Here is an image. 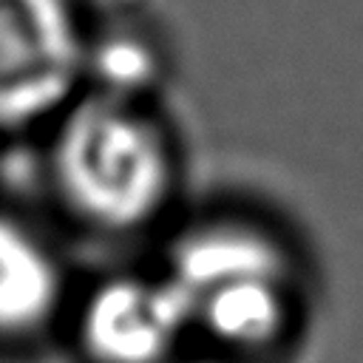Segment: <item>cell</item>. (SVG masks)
<instances>
[{
    "mask_svg": "<svg viewBox=\"0 0 363 363\" xmlns=\"http://www.w3.org/2000/svg\"><path fill=\"white\" fill-rule=\"evenodd\" d=\"M48 176L60 204L88 230L133 235L176 190V150L139 96L85 88L57 119Z\"/></svg>",
    "mask_w": 363,
    "mask_h": 363,
    "instance_id": "obj_2",
    "label": "cell"
},
{
    "mask_svg": "<svg viewBox=\"0 0 363 363\" xmlns=\"http://www.w3.org/2000/svg\"><path fill=\"white\" fill-rule=\"evenodd\" d=\"M74 335L88 363H173L193 343L184 306L159 272H116L77 306Z\"/></svg>",
    "mask_w": 363,
    "mask_h": 363,
    "instance_id": "obj_4",
    "label": "cell"
},
{
    "mask_svg": "<svg viewBox=\"0 0 363 363\" xmlns=\"http://www.w3.org/2000/svg\"><path fill=\"white\" fill-rule=\"evenodd\" d=\"M91 43L77 0H0V133L54 122L88 85Z\"/></svg>",
    "mask_w": 363,
    "mask_h": 363,
    "instance_id": "obj_3",
    "label": "cell"
},
{
    "mask_svg": "<svg viewBox=\"0 0 363 363\" xmlns=\"http://www.w3.org/2000/svg\"><path fill=\"white\" fill-rule=\"evenodd\" d=\"M162 272L184 306L193 340L235 357L284 346L303 309V275L286 241L235 216L184 230Z\"/></svg>",
    "mask_w": 363,
    "mask_h": 363,
    "instance_id": "obj_1",
    "label": "cell"
},
{
    "mask_svg": "<svg viewBox=\"0 0 363 363\" xmlns=\"http://www.w3.org/2000/svg\"><path fill=\"white\" fill-rule=\"evenodd\" d=\"M65 269L31 221L0 210V346L40 340L62 315Z\"/></svg>",
    "mask_w": 363,
    "mask_h": 363,
    "instance_id": "obj_5",
    "label": "cell"
}]
</instances>
